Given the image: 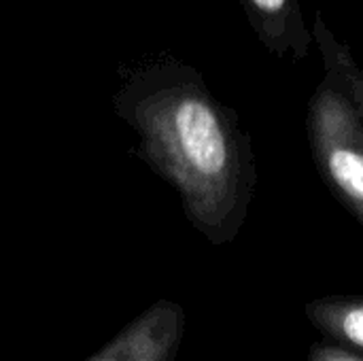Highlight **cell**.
<instances>
[{
    "instance_id": "1",
    "label": "cell",
    "mask_w": 363,
    "mask_h": 361,
    "mask_svg": "<svg viewBox=\"0 0 363 361\" xmlns=\"http://www.w3.org/2000/svg\"><path fill=\"white\" fill-rule=\"evenodd\" d=\"M123 117L140 136L138 153L177 194L187 221L211 243L242 230L257 172L249 143L194 85H164L132 96Z\"/></svg>"
},
{
    "instance_id": "2",
    "label": "cell",
    "mask_w": 363,
    "mask_h": 361,
    "mask_svg": "<svg viewBox=\"0 0 363 361\" xmlns=\"http://www.w3.org/2000/svg\"><path fill=\"white\" fill-rule=\"evenodd\" d=\"M313 160L342 206L363 226V100L325 87L311 106Z\"/></svg>"
},
{
    "instance_id": "3",
    "label": "cell",
    "mask_w": 363,
    "mask_h": 361,
    "mask_svg": "<svg viewBox=\"0 0 363 361\" xmlns=\"http://www.w3.org/2000/svg\"><path fill=\"white\" fill-rule=\"evenodd\" d=\"M183 336V306L172 300H157L83 361H177Z\"/></svg>"
},
{
    "instance_id": "4",
    "label": "cell",
    "mask_w": 363,
    "mask_h": 361,
    "mask_svg": "<svg viewBox=\"0 0 363 361\" xmlns=\"http://www.w3.org/2000/svg\"><path fill=\"white\" fill-rule=\"evenodd\" d=\"M308 321L336 345L363 353V296H328L306 304Z\"/></svg>"
},
{
    "instance_id": "5",
    "label": "cell",
    "mask_w": 363,
    "mask_h": 361,
    "mask_svg": "<svg viewBox=\"0 0 363 361\" xmlns=\"http://www.w3.org/2000/svg\"><path fill=\"white\" fill-rule=\"evenodd\" d=\"M308 361H363V353L336 345L332 340H323L311 347Z\"/></svg>"
},
{
    "instance_id": "6",
    "label": "cell",
    "mask_w": 363,
    "mask_h": 361,
    "mask_svg": "<svg viewBox=\"0 0 363 361\" xmlns=\"http://www.w3.org/2000/svg\"><path fill=\"white\" fill-rule=\"evenodd\" d=\"M253 4L266 13H277L285 6V0H253Z\"/></svg>"
}]
</instances>
